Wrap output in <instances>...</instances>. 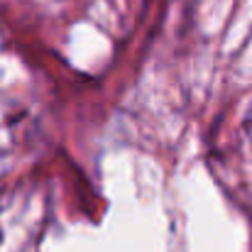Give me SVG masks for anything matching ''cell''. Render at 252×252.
<instances>
[]
</instances>
